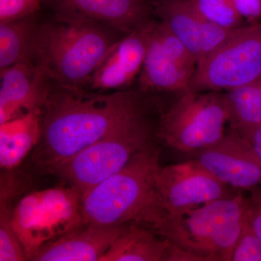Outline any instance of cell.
Returning <instances> with one entry per match:
<instances>
[{
    "mask_svg": "<svg viewBox=\"0 0 261 261\" xmlns=\"http://www.w3.org/2000/svg\"><path fill=\"white\" fill-rule=\"evenodd\" d=\"M59 87L50 92L44 106L34 155L38 166L47 171L109 135L150 104L142 90L89 93Z\"/></svg>",
    "mask_w": 261,
    "mask_h": 261,
    "instance_id": "cell-1",
    "label": "cell"
},
{
    "mask_svg": "<svg viewBox=\"0 0 261 261\" xmlns=\"http://www.w3.org/2000/svg\"><path fill=\"white\" fill-rule=\"evenodd\" d=\"M161 152L159 144L141 151L81 197L84 224L135 222L154 231L166 216L156 186Z\"/></svg>",
    "mask_w": 261,
    "mask_h": 261,
    "instance_id": "cell-2",
    "label": "cell"
},
{
    "mask_svg": "<svg viewBox=\"0 0 261 261\" xmlns=\"http://www.w3.org/2000/svg\"><path fill=\"white\" fill-rule=\"evenodd\" d=\"M124 35L94 20L58 14L39 25L35 58L49 80L61 87L82 89L109 49Z\"/></svg>",
    "mask_w": 261,
    "mask_h": 261,
    "instance_id": "cell-3",
    "label": "cell"
},
{
    "mask_svg": "<svg viewBox=\"0 0 261 261\" xmlns=\"http://www.w3.org/2000/svg\"><path fill=\"white\" fill-rule=\"evenodd\" d=\"M149 104L125 123L49 170L65 180L80 197L124 167L136 154L161 142L159 126L163 111Z\"/></svg>",
    "mask_w": 261,
    "mask_h": 261,
    "instance_id": "cell-4",
    "label": "cell"
},
{
    "mask_svg": "<svg viewBox=\"0 0 261 261\" xmlns=\"http://www.w3.org/2000/svg\"><path fill=\"white\" fill-rule=\"evenodd\" d=\"M243 192L184 214L166 215L154 231L200 261H231L246 219Z\"/></svg>",
    "mask_w": 261,
    "mask_h": 261,
    "instance_id": "cell-5",
    "label": "cell"
},
{
    "mask_svg": "<svg viewBox=\"0 0 261 261\" xmlns=\"http://www.w3.org/2000/svg\"><path fill=\"white\" fill-rule=\"evenodd\" d=\"M230 111L225 92L188 90L164 108L159 126L161 142L192 155L219 142L229 123Z\"/></svg>",
    "mask_w": 261,
    "mask_h": 261,
    "instance_id": "cell-6",
    "label": "cell"
},
{
    "mask_svg": "<svg viewBox=\"0 0 261 261\" xmlns=\"http://www.w3.org/2000/svg\"><path fill=\"white\" fill-rule=\"evenodd\" d=\"M261 78V22L239 28L197 63L192 90L226 91Z\"/></svg>",
    "mask_w": 261,
    "mask_h": 261,
    "instance_id": "cell-7",
    "label": "cell"
},
{
    "mask_svg": "<svg viewBox=\"0 0 261 261\" xmlns=\"http://www.w3.org/2000/svg\"><path fill=\"white\" fill-rule=\"evenodd\" d=\"M197 61L162 22H154L139 83L143 92L180 93L191 89Z\"/></svg>",
    "mask_w": 261,
    "mask_h": 261,
    "instance_id": "cell-8",
    "label": "cell"
},
{
    "mask_svg": "<svg viewBox=\"0 0 261 261\" xmlns=\"http://www.w3.org/2000/svg\"><path fill=\"white\" fill-rule=\"evenodd\" d=\"M155 179L166 216L184 214L243 191L219 181L192 159L178 164L160 166Z\"/></svg>",
    "mask_w": 261,
    "mask_h": 261,
    "instance_id": "cell-9",
    "label": "cell"
},
{
    "mask_svg": "<svg viewBox=\"0 0 261 261\" xmlns=\"http://www.w3.org/2000/svg\"><path fill=\"white\" fill-rule=\"evenodd\" d=\"M191 159L219 181L248 191L261 185V161L250 142L230 128L221 140Z\"/></svg>",
    "mask_w": 261,
    "mask_h": 261,
    "instance_id": "cell-10",
    "label": "cell"
},
{
    "mask_svg": "<svg viewBox=\"0 0 261 261\" xmlns=\"http://www.w3.org/2000/svg\"><path fill=\"white\" fill-rule=\"evenodd\" d=\"M154 12L197 63L214 53L236 30L221 28L206 20L194 0H159Z\"/></svg>",
    "mask_w": 261,
    "mask_h": 261,
    "instance_id": "cell-11",
    "label": "cell"
},
{
    "mask_svg": "<svg viewBox=\"0 0 261 261\" xmlns=\"http://www.w3.org/2000/svg\"><path fill=\"white\" fill-rule=\"evenodd\" d=\"M154 22L125 34L111 47L85 87L97 92L124 90L137 76L145 61Z\"/></svg>",
    "mask_w": 261,
    "mask_h": 261,
    "instance_id": "cell-12",
    "label": "cell"
},
{
    "mask_svg": "<svg viewBox=\"0 0 261 261\" xmlns=\"http://www.w3.org/2000/svg\"><path fill=\"white\" fill-rule=\"evenodd\" d=\"M47 80L37 63H18L1 71L0 124L44 107L50 93Z\"/></svg>",
    "mask_w": 261,
    "mask_h": 261,
    "instance_id": "cell-13",
    "label": "cell"
},
{
    "mask_svg": "<svg viewBox=\"0 0 261 261\" xmlns=\"http://www.w3.org/2000/svg\"><path fill=\"white\" fill-rule=\"evenodd\" d=\"M128 223L85 224L82 229L63 235L39 247L31 256L36 261H100Z\"/></svg>",
    "mask_w": 261,
    "mask_h": 261,
    "instance_id": "cell-14",
    "label": "cell"
},
{
    "mask_svg": "<svg viewBox=\"0 0 261 261\" xmlns=\"http://www.w3.org/2000/svg\"><path fill=\"white\" fill-rule=\"evenodd\" d=\"M58 14L82 17L127 34L148 27L152 9L147 0H51Z\"/></svg>",
    "mask_w": 261,
    "mask_h": 261,
    "instance_id": "cell-15",
    "label": "cell"
},
{
    "mask_svg": "<svg viewBox=\"0 0 261 261\" xmlns=\"http://www.w3.org/2000/svg\"><path fill=\"white\" fill-rule=\"evenodd\" d=\"M174 245L147 226L130 222L100 261H171Z\"/></svg>",
    "mask_w": 261,
    "mask_h": 261,
    "instance_id": "cell-16",
    "label": "cell"
},
{
    "mask_svg": "<svg viewBox=\"0 0 261 261\" xmlns=\"http://www.w3.org/2000/svg\"><path fill=\"white\" fill-rule=\"evenodd\" d=\"M1 167L16 166L40 138L41 123L37 113H27L1 124Z\"/></svg>",
    "mask_w": 261,
    "mask_h": 261,
    "instance_id": "cell-17",
    "label": "cell"
},
{
    "mask_svg": "<svg viewBox=\"0 0 261 261\" xmlns=\"http://www.w3.org/2000/svg\"><path fill=\"white\" fill-rule=\"evenodd\" d=\"M39 25L33 16L0 23V70L18 63H32Z\"/></svg>",
    "mask_w": 261,
    "mask_h": 261,
    "instance_id": "cell-18",
    "label": "cell"
},
{
    "mask_svg": "<svg viewBox=\"0 0 261 261\" xmlns=\"http://www.w3.org/2000/svg\"><path fill=\"white\" fill-rule=\"evenodd\" d=\"M230 111V128L239 133L261 124V87L253 83L225 92Z\"/></svg>",
    "mask_w": 261,
    "mask_h": 261,
    "instance_id": "cell-19",
    "label": "cell"
},
{
    "mask_svg": "<svg viewBox=\"0 0 261 261\" xmlns=\"http://www.w3.org/2000/svg\"><path fill=\"white\" fill-rule=\"evenodd\" d=\"M201 15L221 28L233 30L241 28L245 20L239 14L233 0H194Z\"/></svg>",
    "mask_w": 261,
    "mask_h": 261,
    "instance_id": "cell-20",
    "label": "cell"
},
{
    "mask_svg": "<svg viewBox=\"0 0 261 261\" xmlns=\"http://www.w3.org/2000/svg\"><path fill=\"white\" fill-rule=\"evenodd\" d=\"M0 226V260L21 261L27 259V252L15 233L10 221V211L6 206L1 205Z\"/></svg>",
    "mask_w": 261,
    "mask_h": 261,
    "instance_id": "cell-21",
    "label": "cell"
},
{
    "mask_svg": "<svg viewBox=\"0 0 261 261\" xmlns=\"http://www.w3.org/2000/svg\"><path fill=\"white\" fill-rule=\"evenodd\" d=\"M231 261H261V241L249 222L247 214Z\"/></svg>",
    "mask_w": 261,
    "mask_h": 261,
    "instance_id": "cell-22",
    "label": "cell"
},
{
    "mask_svg": "<svg viewBox=\"0 0 261 261\" xmlns=\"http://www.w3.org/2000/svg\"><path fill=\"white\" fill-rule=\"evenodd\" d=\"M51 0H0V23L32 17Z\"/></svg>",
    "mask_w": 261,
    "mask_h": 261,
    "instance_id": "cell-23",
    "label": "cell"
},
{
    "mask_svg": "<svg viewBox=\"0 0 261 261\" xmlns=\"http://www.w3.org/2000/svg\"><path fill=\"white\" fill-rule=\"evenodd\" d=\"M245 197L247 219L261 241V185L248 190Z\"/></svg>",
    "mask_w": 261,
    "mask_h": 261,
    "instance_id": "cell-24",
    "label": "cell"
},
{
    "mask_svg": "<svg viewBox=\"0 0 261 261\" xmlns=\"http://www.w3.org/2000/svg\"><path fill=\"white\" fill-rule=\"evenodd\" d=\"M233 3L245 21L250 24L261 22V0H233Z\"/></svg>",
    "mask_w": 261,
    "mask_h": 261,
    "instance_id": "cell-25",
    "label": "cell"
},
{
    "mask_svg": "<svg viewBox=\"0 0 261 261\" xmlns=\"http://www.w3.org/2000/svg\"><path fill=\"white\" fill-rule=\"evenodd\" d=\"M240 135L250 142L257 157L261 161V124Z\"/></svg>",
    "mask_w": 261,
    "mask_h": 261,
    "instance_id": "cell-26",
    "label": "cell"
},
{
    "mask_svg": "<svg viewBox=\"0 0 261 261\" xmlns=\"http://www.w3.org/2000/svg\"><path fill=\"white\" fill-rule=\"evenodd\" d=\"M257 82H258V84H260V86L261 87V78L260 80H257Z\"/></svg>",
    "mask_w": 261,
    "mask_h": 261,
    "instance_id": "cell-27",
    "label": "cell"
}]
</instances>
